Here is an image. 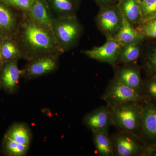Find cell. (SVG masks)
<instances>
[{
  "instance_id": "6da1fadb",
  "label": "cell",
  "mask_w": 156,
  "mask_h": 156,
  "mask_svg": "<svg viewBox=\"0 0 156 156\" xmlns=\"http://www.w3.org/2000/svg\"><path fill=\"white\" fill-rule=\"evenodd\" d=\"M21 51L23 58L27 61L48 54L60 55L64 53L51 31L32 22L23 14L14 38Z\"/></svg>"
},
{
  "instance_id": "7a4b0ae2",
  "label": "cell",
  "mask_w": 156,
  "mask_h": 156,
  "mask_svg": "<svg viewBox=\"0 0 156 156\" xmlns=\"http://www.w3.org/2000/svg\"><path fill=\"white\" fill-rule=\"evenodd\" d=\"M140 102L130 101L110 108L112 126L140 137L143 110Z\"/></svg>"
},
{
  "instance_id": "3957f363",
  "label": "cell",
  "mask_w": 156,
  "mask_h": 156,
  "mask_svg": "<svg viewBox=\"0 0 156 156\" xmlns=\"http://www.w3.org/2000/svg\"><path fill=\"white\" fill-rule=\"evenodd\" d=\"M52 32L63 52L75 48L79 43L83 27L76 16L54 17Z\"/></svg>"
},
{
  "instance_id": "277c9868",
  "label": "cell",
  "mask_w": 156,
  "mask_h": 156,
  "mask_svg": "<svg viewBox=\"0 0 156 156\" xmlns=\"http://www.w3.org/2000/svg\"><path fill=\"white\" fill-rule=\"evenodd\" d=\"M95 20L98 28L107 39L113 38L122 23V14L118 3L100 7Z\"/></svg>"
},
{
  "instance_id": "5b68a950",
  "label": "cell",
  "mask_w": 156,
  "mask_h": 156,
  "mask_svg": "<svg viewBox=\"0 0 156 156\" xmlns=\"http://www.w3.org/2000/svg\"><path fill=\"white\" fill-rule=\"evenodd\" d=\"M101 98L109 108L130 101L141 102L144 99L140 92L131 89L115 78L108 86Z\"/></svg>"
},
{
  "instance_id": "8992f818",
  "label": "cell",
  "mask_w": 156,
  "mask_h": 156,
  "mask_svg": "<svg viewBox=\"0 0 156 156\" xmlns=\"http://www.w3.org/2000/svg\"><path fill=\"white\" fill-rule=\"evenodd\" d=\"M59 56L48 54L31 59L21 69L22 77L27 80H32L54 72L59 66Z\"/></svg>"
},
{
  "instance_id": "52a82bcc",
  "label": "cell",
  "mask_w": 156,
  "mask_h": 156,
  "mask_svg": "<svg viewBox=\"0 0 156 156\" xmlns=\"http://www.w3.org/2000/svg\"><path fill=\"white\" fill-rule=\"evenodd\" d=\"M140 138L130 132L119 131L111 138L114 156H140L144 147Z\"/></svg>"
},
{
  "instance_id": "ba28073f",
  "label": "cell",
  "mask_w": 156,
  "mask_h": 156,
  "mask_svg": "<svg viewBox=\"0 0 156 156\" xmlns=\"http://www.w3.org/2000/svg\"><path fill=\"white\" fill-rule=\"evenodd\" d=\"M123 45L114 38L107 39L105 44L99 47H94L81 53L88 58L105 62L115 67L118 62Z\"/></svg>"
},
{
  "instance_id": "9c48e42d",
  "label": "cell",
  "mask_w": 156,
  "mask_h": 156,
  "mask_svg": "<svg viewBox=\"0 0 156 156\" xmlns=\"http://www.w3.org/2000/svg\"><path fill=\"white\" fill-rule=\"evenodd\" d=\"M10 6L0 1V37L14 38L23 16L16 14Z\"/></svg>"
},
{
  "instance_id": "30bf717a",
  "label": "cell",
  "mask_w": 156,
  "mask_h": 156,
  "mask_svg": "<svg viewBox=\"0 0 156 156\" xmlns=\"http://www.w3.org/2000/svg\"><path fill=\"white\" fill-rule=\"evenodd\" d=\"M25 14L35 24L52 32L54 17L47 0H34Z\"/></svg>"
},
{
  "instance_id": "8fae6325",
  "label": "cell",
  "mask_w": 156,
  "mask_h": 156,
  "mask_svg": "<svg viewBox=\"0 0 156 156\" xmlns=\"http://www.w3.org/2000/svg\"><path fill=\"white\" fill-rule=\"evenodd\" d=\"M83 123L92 131L108 132V128L112 125L110 108L106 106L95 109L85 116Z\"/></svg>"
},
{
  "instance_id": "7c38bea8",
  "label": "cell",
  "mask_w": 156,
  "mask_h": 156,
  "mask_svg": "<svg viewBox=\"0 0 156 156\" xmlns=\"http://www.w3.org/2000/svg\"><path fill=\"white\" fill-rule=\"evenodd\" d=\"M0 87L9 93H14L18 89L22 72L18 67L17 60L4 64L0 70Z\"/></svg>"
},
{
  "instance_id": "4fadbf2b",
  "label": "cell",
  "mask_w": 156,
  "mask_h": 156,
  "mask_svg": "<svg viewBox=\"0 0 156 156\" xmlns=\"http://www.w3.org/2000/svg\"><path fill=\"white\" fill-rule=\"evenodd\" d=\"M143 110L142 125L140 137L156 140V105L151 102H145Z\"/></svg>"
},
{
  "instance_id": "5bb4252c",
  "label": "cell",
  "mask_w": 156,
  "mask_h": 156,
  "mask_svg": "<svg viewBox=\"0 0 156 156\" xmlns=\"http://www.w3.org/2000/svg\"><path fill=\"white\" fill-rule=\"evenodd\" d=\"M117 3L123 16L136 28L143 21L139 0H118Z\"/></svg>"
},
{
  "instance_id": "9a60e30c",
  "label": "cell",
  "mask_w": 156,
  "mask_h": 156,
  "mask_svg": "<svg viewBox=\"0 0 156 156\" xmlns=\"http://www.w3.org/2000/svg\"><path fill=\"white\" fill-rule=\"evenodd\" d=\"M115 78L131 89L140 92L142 81L139 68L133 66L122 68L116 72Z\"/></svg>"
},
{
  "instance_id": "2e32d148",
  "label": "cell",
  "mask_w": 156,
  "mask_h": 156,
  "mask_svg": "<svg viewBox=\"0 0 156 156\" xmlns=\"http://www.w3.org/2000/svg\"><path fill=\"white\" fill-rule=\"evenodd\" d=\"M56 17L76 16L80 8V0H47Z\"/></svg>"
},
{
  "instance_id": "e0dca14e",
  "label": "cell",
  "mask_w": 156,
  "mask_h": 156,
  "mask_svg": "<svg viewBox=\"0 0 156 156\" xmlns=\"http://www.w3.org/2000/svg\"><path fill=\"white\" fill-rule=\"evenodd\" d=\"M113 38L123 46L134 42H142L144 37L123 16L122 26Z\"/></svg>"
},
{
  "instance_id": "ac0fdd59",
  "label": "cell",
  "mask_w": 156,
  "mask_h": 156,
  "mask_svg": "<svg viewBox=\"0 0 156 156\" xmlns=\"http://www.w3.org/2000/svg\"><path fill=\"white\" fill-rule=\"evenodd\" d=\"M5 136L20 144L30 145L31 133L29 128L23 123H16L9 127Z\"/></svg>"
},
{
  "instance_id": "d6986e66",
  "label": "cell",
  "mask_w": 156,
  "mask_h": 156,
  "mask_svg": "<svg viewBox=\"0 0 156 156\" xmlns=\"http://www.w3.org/2000/svg\"><path fill=\"white\" fill-rule=\"evenodd\" d=\"M93 140L97 154L100 156H114L111 138L108 132L100 131H92Z\"/></svg>"
},
{
  "instance_id": "ffe728a7",
  "label": "cell",
  "mask_w": 156,
  "mask_h": 156,
  "mask_svg": "<svg viewBox=\"0 0 156 156\" xmlns=\"http://www.w3.org/2000/svg\"><path fill=\"white\" fill-rule=\"evenodd\" d=\"M2 53L4 64L14 60L18 61L20 58H23L19 46L14 38H3Z\"/></svg>"
},
{
  "instance_id": "44dd1931",
  "label": "cell",
  "mask_w": 156,
  "mask_h": 156,
  "mask_svg": "<svg viewBox=\"0 0 156 156\" xmlns=\"http://www.w3.org/2000/svg\"><path fill=\"white\" fill-rule=\"evenodd\" d=\"M141 43L134 42L123 45L120 51L118 61L124 64L136 61L141 53Z\"/></svg>"
},
{
  "instance_id": "7402d4cb",
  "label": "cell",
  "mask_w": 156,
  "mask_h": 156,
  "mask_svg": "<svg viewBox=\"0 0 156 156\" xmlns=\"http://www.w3.org/2000/svg\"><path fill=\"white\" fill-rule=\"evenodd\" d=\"M30 146L23 145L4 136L2 142L3 154L7 156H24L28 153Z\"/></svg>"
},
{
  "instance_id": "603a6c76",
  "label": "cell",
  "mask_w": 156,
  "mask_h": 156,
  "mask_svg": "<svg viewBox=\"0 0 156 156\" xmlns=\"http://www.w3.org/2000/svg\"><path fill=\"white\" fill-rule=\"evenodd\" d=\"M136 28L144 37L156 38V17L142 21Z\"/></svg>"
},
{
  "instance_id": "cb8c5ba5",
  "label": "cell",
  "mask_w": 156,
  "mask_h": 156,
  "mask_svg": "<svg viewBox=\"0 0 156 156\" xmlns=\"http://www.w3.org/2000/svg\"><path fill=\"white\" fill-rule=\"evenodd\" d=\"M143 21L156 17V0H140Z\"/></svg>"
},
{
  "instance_id": "d4e9b609",
  "label": "cell",
  "mask_w": 156,
  "mask_h": 156,
  "mask_svg": "<svg viewBox=\"0 0 156 156\" xmlns=\"http://www.w3.org/2000/svg\"><path fill=\"white\" fill-rule=\"evenodd\" d=\"M7 5L14 8L23 14L30 10L34 0H0Z\"/></svg>"
},
{
  "instance_id": "484cf974",
  "label": "cell",
  "mask_w": 156,
  "mask_h": 156,
  "mask_svg": "<svg viewBox=\"0 0 156 156\" xmlns=\"http://www.w3.org/2000/svg\"><path fill=\"white\" fill-rule=\"evenodd\" d=\"M145 67L147 71L152 75L156 73V47L153 48L147 55Z\"/></svg>"
},
{
  "instance_id": "4316f807",
  "label": "cell",
  "mask_w": 156,
  "mask_h": 156,
  "mask_svg": "<svg viewBox=\"0 0 156 156\" xmlns=\"http://www.w3.org/2000/svg\"><path fill=\"white\" fill-rule=\"evenodd\" d=\"M156 156V141L152 144L144 146L140 155V156Z\"/></svg>"
},
{
  "instance_id": "83f0119b",
  "label": "cell",
  "mask_w": 156,
  "mask_h": 156,
  "mask_svg": "<svg viewBox=\"0 0 156 156\" xmlns=\"http://www.w3.org/2000/svg\"><path fill=\"white\" fill-rule=\"evenodd\" d=\"M146 89L151 97L156 99V80L151 79L147 85Z\"/></svg>"
},
{
  "instance_id": "f1b7e54d",
  "label": "cell",
  "mask_w": 156,
  "mask_h": 156,
  "mask_svg": "<svg viewBox=\"0 0 156 156\" xmlns=\"http://www.w3.org/2000/svg\"><path fill=\"white\" fill-rule=\"evenodd\" d=\"M94 1L100 7L107 5L115 4L117 3L118 0H94Z\"/></svg>"
},
{
  "instance_id": "f546056e",
  "label": "cell",
  "mask_w": 156,
  "mask_h": 156,
  "mask_svg": "<svg viewBox=\"0 0 156 156\" xmlns=\"http://www.w3.org/2000/svg\"><path fill=\"white\" fill-rule=\"evenodd\" d=\"M3 38L0 37V70L2 69L4 65L2 53V43Z\"/></svg>"
},
{
  "instance_id": "4dcf8cb0",
  "label": "cell",
  "mask_w": 156,
  "mask_h": 156,
  "mask_svg": "<svg viewBox=\"0 0 156 156\" xmlns=\"http://www.w3.org/2000/svg\"><path fill=\"white\" fill-rule=\"evenodd\" d=\"M151 79L156 80V73L152 75Z\"/></svg>"
},
{
  "instance_id": "1f68e13d",
  "label": "cell",
  "mask_w": 156,
  "mask_h": 156,
  "mask_svg": "<svg viewBox=\"0 0 156 156\" xmlns=\"http://www.w3.org/2000/svg\"><path fill=\"white\" fill-rule=\"evenodd\" d=\"M0 89H1V87H0Z\"/></svg>"
},
{
  "instance_id": "d6a6232c",
  "label": "cell",
  "mask_w": 156,
  "mask_h": 156,
  "mask_svg": "<svg viewBox=\"0 0 156 156\" xmlns=\"http://www.w3.org/2000/svg\"><path fill=\"white\" fill-rule=\"evenodd\" d=\"M139 1H140V0H139Z\"/></svg>"
}]
</instances>
